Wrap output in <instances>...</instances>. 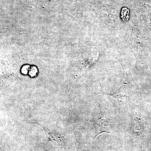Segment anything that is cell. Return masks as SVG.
Returning <instances> with one entry per match:
<instances>
[{"instance_id": "obj_1", "label": "cell", "mask_w": 151, "mask_h": 151, "mask_svg": "<svg viewBox=\"0 0 151 151\" xmlns=\"http://www.w3.org/2000/svg\"><path fill=\"white\" fill-rule=\"evenodd\" d=\"M112 122L111 117L104 111H100L95 113L94 115L93 120V124L95 130L94 138L104 132L108 133Z\"/></svg>"}]
</instances>
